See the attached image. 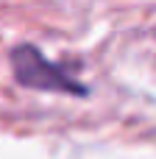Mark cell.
<instances>
[{
  "label": "cell",
  "instance_id": "cell-1",
  "mask_svg": "<svg viewBox=\"0 0 156 159\" xmlns=\"http://www.w3.org/2000/svg\"><path fill=\"white\" fill-rule=\"evenodd\" d=\"M11 67H14V78L22 87L31 89H47V92H64V95H87V87L73 78L67 70H61L59 64L47 61L33 45H20L11 50Z\"/></svg>",
  "mask_w": 156,
  "mask_h": 159
}]
</instances>
